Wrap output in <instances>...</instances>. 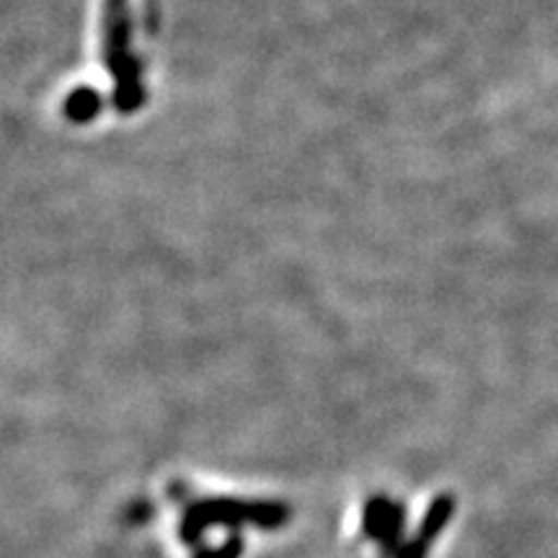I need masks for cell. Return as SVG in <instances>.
Returning a JSON list of instances; mask_svg holds the SVG:
<instances>
[{
  "label": "cell",
  "mask_w": 558,
  "mask_h": 558,
  "mask_svg": "<svg viewBox=\"0 0 558 558\" xmlns=\"http://www.w3.org/2000/svg\"><path fill=\"white\" fill-rule=\"evenodd\" d=\"M158 52L153 0H90L86 54L54 94V111L70 128L117 122L148 107Z\"/></svg>",
  "instance_id": "obj_1"
}]
</instances>
